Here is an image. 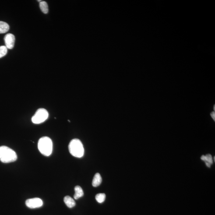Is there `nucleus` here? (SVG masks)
<instances>
[{
	"label": "nucleus",
	"mask_w": 215,
	"mask_h": 215,
	"mask_svg": "<svg viewBox=\"0 0 215 215\" xmlns=\"http://www.w3.org/2000/svg\"><path fill=\"white\" fill-rule=\"evenodd\" d=\"M7 49L5 46H0V58L6 55L7 53Z\"/></svg>",
	"instance_id": "13"
},
{
	"label": "nucleus",
	"mask_w": 215,
	"mask_h": 215,
	"mask_svg": "<svg viewBox=\"0 0 215 215\" xmlns=\"http://www.w3.org/2000/svg\"><path fill=\"white\" fill-rule=\"evenodd\" d=\"M70 153L74 157L81 158L84 154L83 144L79 139H75L71 141L69 145Z\"/></svg>",
	"instance_id": "3"
},
{
	"label": "nucleus",
	"mask_w": 215,
	"mask_h": 215,
	"mask_svg": "<svg viewBox=\"0 0 215 215\" xmlns=\"http://www.w3.org/2000/svg\"><path fill=\"white\" fill-rule=\"evenodd\" d=\"M102 181V179L101 176L99 173H97L95 174L94 178H93L92 185L95 187L98 186L101 183Z\"/></svg>",
	"instance_id": "8"
},
{
	"label": "nucleus",
	"mask_w": 215,
	"mask_h": 215,
	"mask_svg": "<svg viewBox=\"0 0 215 215\" xmlns=\"http://www.w3.org/2000/svg\"><path fill=\"white\" fill-rule=\"evenodd\" d=\"M201 159L202 160L205 161V160H206V156H202L201 158Z\"/></svg>",
	"instance_id": "16"
},
{
	"label": "nucleus",
	"mask_w": 215,
	"mask_h": 215,
	"mask_svg": "<svg viewBox=\"0 0 215 215\" xmlns=\"http://www.w3.org/2000/svg\"><path fill=\"white\" fill-rule=\"evenodd\" d=\"M17 159L16 153L13 150L6 146L0 147V160L3 163L15 161Z\"/></svg>",
	"instance_id": "1"
},
{
	"label": "nucleus",
	"mask_w": 215,
	"mask_h": 215,
	"mask_svg": "<svg viewBox=\"0 0 215 215\" xmlns=\"http://www.w3.org/2000/svg\"><path fill=\"white\" fill-rule=\"evenodd\" d=\"M75 194L74 195V199L77 200L81 197L84 195L83 191L82 188L79 186H77L75 188Z\"/></svg>",
	"instance_id": "9"
},
{
	"label": "nucleus",
	"mask_w": 215,
	"mask_h": 215,
	"mask_svg": "<svg viewBox=\"0 0 215 215\" xmlns=\"http://www.w3.org/2000/svg\"><path fill=\"white\" fill-rule=\"evenodd\" d=\"M49 113L45 109L39 108L36 111L32 118V121L34 124H40L44 122L48 118Z\"/></svg>",
	"instance_id": "4"
},
{
	"label": "nucleus",
	"mask_w": 215,
	"mask_h": 215,
	"mask_svg": "<svg viewBox=\"0 0 215 215\" xmlns=\"http://www.w3.org/2000/svg\"><path fill=\"white\" fill-rule=\"evenodd\" d=\"M64 202L66 206L69 208H73L76 204L75 200L69 196H65L64 198Z\"/></svg>",
	"instance_id": "7"
},
{
	"label": "nucleus",
	"mask_w": 215,
	"mask_h": 215,
	"mask_svg": "<svg viewBox=\"0 0 215 215\" xmlns=\"http://www.w3.org/2000/svg\"><path fill=\"white\" fill-rule=\"evenodd\" d=\"M206 166H207V167H210L211 165L210 164H209V163L206 162Z\"/></svg>",
	"instance_id": "17"
},
{
	"label": "nucleus",
	"mask_w": 215,
	"mask_h": 215,
	"mask_svg": "<svg viewBox=\"0 0 215 215\" xmlns=\"http://www.w3.org/2000/svg\"><path fill=\"white\" fill-rule=\"evenodd\" d=\"M9 26L6 22L0 21V33H7L9 30Z\"/></svg>",
	"instance_id": "10"
},
{
	"label": "nucleus",
	"mask_w": 215,
	"mask_h": 215,
	"mask_svg": "<svg viewBox=\"0 0 215 215\" xmlns=\"http://www.w3.org/2000/svg\"><path fill=\"white\" fill-rule=\"evenodd\" d=\"M38 1V2H41L42 1H41V0H38V1Z\"/></svg>",
	"instance_id": "18"
},
{
	"label": "nucleus",
	"mask_w": 215,
	"mask_h": 215,
	"mask_svg": "<svg viewBox=\"0 0 215 215\" xmlns=\"http://www.w3.org/2000/svg\"><path fill=\"white\" fill-rule=\"evenodd\" d=\"M38 148L39 151L44 156H50L53 150L52 140L48 137H43L39 140Z\"/></svg>",
	"instance_id": "2"
},
{
	"label": "nucleus",
	"mask_w": 215,
	"mask_h": 215,
	"mask_svg": "<svg viewBox=\"0 0 215 215\" xmlns=\"http://www.w3.org/2000/svg\"><path fill=\"white\" fill-rule=\"evenodd\" d=\"M43 204L42 200L38 198L28 199L26 201V206L31 209L41 207L43 206Z\"/></svg>",
	"instance_id": "5"
},
{
	"label": "nucleus",
	"mask_w": 215,
	"mask_h": 215,
	"mask_svg": "<svg viewBox=\"0 0 215 215\" xmlns=\"http://www.w3.org/2000/svg\"><path fill=\"white\" fill-rule=\"evenodd\" d=\"M96 200L99 203H102L104 201L106 198L105 194L100 193L96 195L95 197Z\"/></svg>",
	"instance_id": "12"
},
{
	"label": "nucleus",
	"mask_w": 215,
	"mask_h": 215,
	"mask_svg": "<svg viewBox=\"0 0 215 215\" xmlns=\"http://www.w3.org/2000/svg\"><path fill=\"white\" fill-rule=\"evenodd\" d=\"M15 37L12 33H8L4 37L5 46L8 49H12L14 46L15 42Z\"/></svg>",
	"instance_id": "6"
},
{
	"label": "nucleus",
	"mask_w": 215,
	"mask_h": 215,
	"mask_svg": "<svg viewBox=\"0 0 215 215\" xmlns=\"http://www.w3.org/2000/svg\"><path fill=\"white\" fill-rule=\"evenodd\" d=\"M215 105L214 106V107H213V109H214V110H215Z\"/></svg>",
	"instance_id": "19"
},
{
	"label": "nucleus",
	"mask_w": 215,
	"mask_h": 215,
	"mask_svg": "<svg viewBox=\"0 0 215 215\" xmlns=\"http://www.w3.org/2000/svg\"><path fill=\"white\" fill-rule=\"evenodd\" d=\"M40 7L42 12L44 14H47L48 12V7L47 3L45 1H41L40 2Z\"/></svg>",
	"instance_id": "11"
},
{
	"label": "nucleus",
	"mask_w": 215,
	"mask_h": 215,
	"mask_svg": "<svg viewBox=\"0 0 215 215\" xmlns=\"http://www.w3.org/2000/svg\"><path fill=\"white\" fill-rule=\"evenodd\" d=\"M205 156H206V160H205V161L206 163H209L210 165L213 164V160L211 155L208 154L206 155Z\"/></svg>",
	"instance_id": "14"
},
{
	"label": "nucleus",
	"mask_w": 215,
	"mask_h": 215,
	"mask_svg": "<svg viewBox=\"0 0 215 215\" xmlns=\"http://www.w3.org/2000/svg\"><path fill=\"white\" fill-rule=\"evenodd\" d=\"M211 116L212 117V118L213 119V121H215V113L214 112H213L211 113Z\"/></svg>",
	"instance_id": "15"
}]
</instances>
